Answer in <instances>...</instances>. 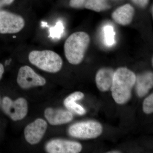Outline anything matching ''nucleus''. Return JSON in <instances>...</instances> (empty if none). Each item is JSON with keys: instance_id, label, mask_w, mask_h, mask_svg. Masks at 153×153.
<instances>
[{"instance_id": "nucleus-1", "label": "nucleus", "mask_w": 153, "mask_h": 153, "mask_svg": "<svg viewBox=\"0 0 153 153\" xmlns=\"http://www.w3.org/2000/svg\"><path fill=\"white\" fill-rule=\"evenodd\" d=\"M136 79L135 74L127 68L121 67L115 71L111 89L116 102L124 104L129 100Z\"/></svg>"}, {"instance_id": "nucleus-2", "label": "nucleus", "mask_w": 153, "mask_h": 153, "mask_svg": "<svg viewBox=\"0 0 153 153\" xmlns=\"http://www.w3.org/2000/svg\"><path fill=\"white\" fill-rule=\"evenodd\" d=\"M90 42V37L85 32H76L68 36L64 43V52L70 64L78 65L82 62Z\"/></svg>"}, {"instance_id": "nucleus-3", "label": "nucleus", "mask_w": 153, "mask_h": 153, "mask_svg": "<svg viewBox=\"0 0 153 153\" xmlns=\"http://www.w3.org/2000/svg\"><path fill=\"white\" fill-rule=\"evenodd\" d=\"M28 59L33 66L48 73H57L63 66L60 55L50 49H33L28 53Z\"/></svg>"}, {"instance_id": "nucleus-4", "label": "nucleus", "mask_w": 153, "mask_h": 153, "mask_svg": "<svg viewBox=\"0 0 153 153\" xmlns=\"http://www.w3.org/2000/svg\"><path fill=\"white\" fill-rule=\"evenodd\" d=\"M28 26L25 15L16 12L0 10V34L16 36L25 32Z\"/></svg>"}, {"instance_id": "nucleus-5", "label": "nucleus", "mask_w": 153, "mask_h": 153, "mask_svg": "<svg viewBox=\"0 0 153 153\" xmlns=\"http://www.w3.org/2000/svg\"><path fill=\"white\" fill-rule=\"evenodd\" d=\"M102 131L101 124L93 121L77 123L68 129L71 136L82 139L94 138L100 135Z\"/></svg>"}, {"instance_id": "nucleus-6", "label": "nucleus", "mask_w": 153, "mask_h": 153, "mask_svg": "<svg viewBox=\"0 0 153 153\" xmlns=\"http://www.w3.org/2000/svg\"><path fill=\"white\" fill-rule=\"evenodd\" d=\"M2 107L4 112L14 121L22 120L27 114V102L22 97L13 101L5 97L3 99Z\"/></svg>"}, {"instance_id": "nucleus-7", "label": "nucleus", "mask_w": 153, "mask_h": 153, "mask_svg": "<svg viewBox=\"0 0 153 153\" xmlns=\"http://www.w3.org/2000/svg\"><path fill=\"white\" fill-rule=\"evenodd\" d=\"M17 82L18 85L24 89L43 86L46 83L45 78L27 65L22 66L19 68L17 75Z\"/></svg>"}, {"instance_id": "nucleus-8", "label": "nucleus", "mask_w": 153, "mask_h": 153, "mask_svg": "<svg viewBox=\"0 0 153 153\" xmlns=\"http://www.w3.org/2000/svg\"><path fill=\"white\" fill-rule=\"evenodd\" d=\"M47 122L38 118L29 124L25 129V139L31 145L37 144L41 141L47 131Z\"/></svg>"}, {"instance_id": "nucleus-9", "label": "nucleus", "mask_w": 153, "mask_h": 153, "mask_svg": "<svg viewBox=\"0 0 153 153\" xmlns=\"http://www.w3.org/2000/svg\"><path fill=\"white\" fill-rule=\"evenodd\" d=\"M79 143L61 139H55L47 143L46 149L49 153H78L82 150Z\"/></svg>"}, {"instance_id": "nucleus-10", "label": "nucleus", "mask_w": 153, "mask_h": 153, "mask_svg": "<svg viewBox=\"0 0 153 153\" xmlns=\"http://www.w3.org/2000/svg\"><path fill=\"white\" fill-rule=\"evenodd\" d=\"M44 115L52 125L56 126L70 122L73 119V114L69 111L53 109L48 108L45 110Z\"/></svg>"}, {"instance_id": "nucleus-11", "label": "nucleus", "mask_w": 153, "mask_h": 153, "mask_svg": "<svg viewBox=\"0 0 153 153\" xmlns=\"http://www.w3.org/2000/svg\"><path fill=\"white\" fill-rule=\"evenodd\" d=\"M133 7L129 4L118 8L111 15L113 19L119 25L126 26L131 23L134 15Z\"/></svg>"}, {"instance_id": "nucleus-12", "label": "nucleus", "mask_w": 153, "mask_h": 153, "mask_svg": "<svg viewBox=\"0 0 153 153\" xmlns=\"http://www.w3.org/2000/svg\"><path fill=\"white\" fill-rule=\"evenodd\" d=\"M114 73L112 69L108 68H102L97 71L96 75V82L100 90L106 91L110 89Z\"/></svg>"}, {"instance_id": "nucleus-13", "label": "nucleus", "mask_w": 153, "mask_h": 153, "mask_svg": "<svg viewBox=\"0 0 153 153\" xmlns=\"http://www.w3.org/2000/svg\"><path fill=\"white\" fill-rule=\"evenodd\" d=\"M135 83H136V91L138 95L142 97L146 95L153 87L152 72H147L136 76Z\"/></svg>"}, {"instance_id": "nucleus-14", "label": "nucleus", "mask_w": 153, "mask_h": 153, "mask_svg": "<svg viewBox=\"0 0 153 153\" xmlns=\"http://www.w3.org/2000/svg\"><path fill=\"white\" fill-rule=\"evenodd\" d=\"M84 97V94L80 91L74 92L68 96L64 100V105L67 109L77 114L82 115L85 114L86 111L85 108L76 102V101L82 99Z\"/></svg>"}, {"instance_id": "nucleus-15", "label": "nucleus", "mask_w": 153, "mask_h": 153, "mask_svg": "<svg viewBox=\"0 0 153 153\" xmlns=\"http://www.w3.org/2000/svg\"><path fill=\"white\" fill-rule=\"evenodd\" d=\"M85 8L100 12L110 8L106 0H87L84 5Z\"/></svg>"}, {"instance_id": "nucleus-16", "label": "nucleus", "mask_w": 153, "mask_h": 153, "mask_svg": "<svg viewBox=\"0 0 153 153\" xmlns=\"http://www.w3.org/2000/svg\"><path fill=\"white\" fill-rule=\"evenodd\" d=\"M103 40L105 46L111 47L115 44V33L113 27L107 25L103 28Z\"/></svg>"}, {"instance_id": "nucleus-17", "label": "nucleus", "mask_w": 153, "mask_h": 153, "mask_svg": "<svg viewBox=\"0 0 153 153\" xmlns=\"http://www.w3.org/2000/svg\"><path fill=\"white\" fill-rule=\"evenodd\" d=\"M144 112L147 114L153 112V94H151L145 100L143 104Z\"/></svg>"}, {"instance_id": "nucleus-18", "label": "nucleus", "mask_w": 153, "mask_h": 153, "mask_svg": "<svg viewBox=\"0 0 153 153\" xmlns=\"http://www.w3.org/2000/svg\"><path fill=\"white\" fill-rule=\"evenodd\" d=\"M86 1V0H70L69 6L73 8H81L84 7Z\"/></svg>"}, {"instance_id": "nucleus-19", "label": "nucleus", "mask_w": 153, "mask_h": 153, "mask_svg": "<svg viewBox=\"0 0 153 153\" xmlns=\"http://www.w3.org/2000/svg\"><path fill=\"white\" fill-rule=\"evenodd\" d=\"M137 5L140 7L144 8L147 5L149 0H132Z\"/></svg>"}, {"instance_id": "nucleus-20", "label": "nucleus", "mask_w": 153, "mask_h": 153, "mask_svg": "<svg viewBox=\"0 0 153 153\" xmlns=\"http://www.w3.org/2000/svg\"><path fill=\"white\" fill-rule=\"evenodd\" d=\"M15 0H0V10L3 9L5 7L11 5Z\"/></svg>"}, {"instance_id": "nucleus-21", "label": "nucleus", "mask_w": 153, "mask_h": 153, "mask_svg": "<svg viewBox=\"0 0 153 153\" xmlns=\"http://www.w3.org/2000/svg\"><path fill=\"white\" fill-rule=\"evenodd\" d=\"M4 72V67L1 63H0V80L2 77Z\"/></svg>"}, {"instance_id": "nucleus-22", "label": "nucleus", "mask_w": 153, "mask_h": 153, "mask_svg": "<svg viewBox=\"0 0 153 153\" xmlns=\"http://www.w3.org/2000/svg\"><path fill=\"white\" fill-rule=\"evenodd\" d=\"M110 153H120V152H118V151H113V152H109Z\"/></svg>"}, {"instance_id": "nucleus-23", "label": "nucleus", "mask_w": 153, "mask_h": 153, "mask_svg": "<svg viewBox=\"0 0 153 153\" xmlns=\"http://www.w3.org/2000/svg\"><path fill=\"white\" fill-rule=\"evenodd\" d=\"M0 104H1V99H0Z\"/></svg>"}]
</instances>
